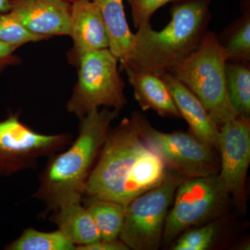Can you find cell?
I'll return each instance as SVG.
<instances>
[{"instance_id": "e0dca14e", "label": "cell", "mask_w": 250, "mask_h": 250, "mask_svg": "<svg viewBox=\"0 0 250 250\" xmlns=\"http://www.w3.org/2000/svg\"><path fill=\"white\" fill-rule=\"evenodd\" d=\"M243 14L233 21L218 36L220 45L228 56V62H250V0H243Z\"/></svg>"}, {"instance_id": "603a6c76", "label": "cell", "mask_w": 250, "mask_h": 250, "mask_svg": "<svg viewBox=\"0 0 250 250\" xmlns=\"http://www.w3.org/2000/svg\"><path fill=\"white\" fill-rule=\"evenodd\" d=\"M175 0H126L131 8L133 23L136 29L150 24L153 15L158 9Z\"/></svg>"}, {"instance_id": "52a82bcc", "label": "cell", "mask_w": 250, "mask_h": 250, "mask_svg": "<svg viewBox=\"0 0 250 250\" xmlns=\"http://www.w3.org/2000/svg\"><path fill=\"white\" fill-rule=\"evenodd\" d=\"M131 116L136 122L141 139L169 170L185 179L218 173L220 163L214 148L190 131L162 132L154 129L140 112L134 111Z\"/></svg>"}, {"instance_id": "277c9868", "label": "cell", "mask_w": 250, "mask_h": 250, "mask_svg": "<svg viewBox=\"0 0 250 250\" xmlns=\"http://www.w3.org/2000/svg\"><path fill=\"white\" fill-rule=\"evenodd\" d=\"M228 62L218 35L208 30L198 47L170 72L196 95L218 126L238 116L227 93Z\"/></svg>"}, {"instance_id": "d6986e66", "label": "cell", "mask_w": 250, "mask_h": 250, "mask_svg": "<svg viewBox=\"0 0 250 250\" xmlns=\"http://www.w3.org/2000/svg\"><path fill=\"white\" fill-rule=\"evenodd\" d=\"M225 83L229 100L238 116L250 118V62H227Z\"/></svg>"}, {"instance_id": "484cf974", "label": "cell", "mask_w": 250, "mask_h": 250, "mask_svg": "<svg viewBox=\"0 0 250 250\" xmlns=\"http://www.w3.org/2000/svg\"><path fill=\"white\" fill-rule=\"evenodd\" d=\"M11 0H0V13L9 12Z\"/></svg>"}, {"instance_id": "7402d4cb", "label": "cell", "mask_w": 250, "mask_h": 250, "mask_svg": "<svg viewBox=\"0 0 250 250\" xmlns=\"http://www.w3.org/2000/svg\"><path fill=\"white\" fill-rule=\"evenodd\" d=\"M218 225L210 223L202 228L187 231L174 243L173 250H205L213 243Z\"/></svg>"}, {"instance_id": "ffe728a7", "label": "cell", "mask_w": 250, "mask_h": 250, "mask_svg": "<svg viewBox=\"0 0 250 250\" xmlns=\"http://www.w3.org/2000/svg\"><path fill=\"white\" fill-rule=\"evenodd\" d=\"M6 250H75L76 246L62 231L45 232L36 229H25L17 239L4 248Z\"/></svg>"}, {"instance_id": "d4e9b609", "label": "cell", "mask_w": 250, "mask_h": 250, "mask_svg": "<svg viewBox=\"0 0 250 250\" xmlns=\"http://www.w3.org/2000/svg\"><path fill=\"white\" fill-rule=\"evenodd\" d=\"M126 245L119 238L115 240L100 239L98 241L84 245L76 246L75 250H129Z\"/></svg>"}, {"instance_id": "7c38bea8", "label": "cell", "mask_w": 250, "mask_h": 250, "mask_svg": "<svg viewBox=\"0 0 250 250\" xmlns=\"http://www.w3.org/2000/svg\"><path fill=\"white\" fill-rule=\"evenodd\" d=\"M72 48L67 59L77 66L82 56L91 52L109 48V39L101 12L93 0H77L71 3Z\"/></svg>"}, {"instance_id": "6da1fadb", "label": "cell", "mask_w": 250, "mask_h": 250, "mask_svg": "<svg viewBox=\"0 0 250 250\" xmlns=\"http://www.w3.org/2000/svg\"><path fill=\"white\" fill-rule=\"evenodd\" d=\"M167 173L161 158L141 139L131 116L108 130L84 196L111 200L126 207L143 192L160 185Z\"/></svg>"}, {"instance_id": "30bf717a", "label": "cell", "mask_w": 250, "mask_h": 250, "mask_svg": "<svg viewBox=\"0 0 250 250\" xmlns=\"http://www.w3.org/2000/svg\"><path fill=\"white\" fill-rule=\"evenodd\" d=\"M221 159L218 175L238 209H246V182L250 163V118L238 116L221 125L218 147Z\"/></svg>"}, {"instance_id": "9c48e42d", "label": "cell", "mask_w": 250, "mask_h": 250, "mask_svg": "<svg viewBox=\"0 0 250 250\" xmlns=\"http://www.w3.org/2000/svg\"><path fill=\"white\" fill-rule=\"evenodd\" d=\"M229 196L218 173L184 179L167 213L162 243L168 244L188 228L219 216L227 208Z\"/></svg>"}, {"instance_id": "44dd1931", "label": "cell", "mask_w": 250, "mask_h": 250, "mask_svg": "<svg viewBox=\"0 0 250 250\" xmlns=\"http://www.w3.org/2000/svg\"><path fill=\"white\" fill-rule=\"evenodd\" d=\"M47 38L36 35L27 30L10 12L0 13V41L14 47L28 42L47 40Z\"/></svg>"}, {"instance_id": "4316f807", "label": "cell", "mask_w": 250, "mask_h": 250, "mask_svg": "<svg viewBox=\"0 0 250 250\" xmlns=\"http://www.w3.org/2000/svg\"><path fill=\"white\" fill-rule=\"evenodd\" d=\"M65 1H69V2H73V1H77V0H65Z\"/></svg>"}, {"instance_id": "7a4b0ae2", "label": "cell", "mask_w": 250, "mask_h": 250, "mask_svg": "<svg viewBox=\"0 0 250 250\" xmlns=\"http://www.w3.org/2000/svg\"><path fill=\"white\" fill-rule=\"evenodd\" d=\"M119 113L105 107L88 112L80 120L76 139L62 152L48 158L32 195L45 205L42 215H48L65 204L82 202L108 130Z\"/></svg>"}, {"instance_id": "4fadbf2b", "label": "cell", "mask_w": 250, "mask_h": 250, "mask_svg": "<svg viewBox=\"0 0 250 250\" xmlns=\"http://www.w3.org/2000/svg\"><path fill=\"white\" fill-rule=\"evenodd\" d=\"M161 77L165 82L181 117L188 124L190 132L210 147L218 149L220 128L200 100L170 72Z\"/></svg>"}, {"instance_id": "3957f363", "label": "cell", "mask_w": 250, "mask_h": 250, "mask_svg": "<svg viewBox=\"0 0 250 250\" xmlns=\"http://www.w3.org/2000/svg\"><path fill=\"white\" fill-rule=\"evenodd\" d=\"M212 0H175L171 6L170 22L162 30H153L150 24L134 34L127 62L121 69L161 76L198 47L207 31Z\"/></svg>"}, {"instance_id": "ba28073f", "label": "cell", "mask_w": 250, "mask_h": 250, "mask_svg": "<svg viewBox=\"0 0 250 250\" xmlns=\"http://www.w3.org/2000/svg\"><path fill=\"white\" fill-rule=\"evenodd\" d=\"M18 112L0 121V177L36 170L41 158L51 157L72 142L69 133L44 134L21 121Z\"/></svg>"}, {"instance_id": "9a60e30c", "label": "cell", "mask_w": 250, "mask_h": 250, "mask_svg": "<svg viewBox=\"0 0 250 250\" xmlns=\"http://www.w3.org/2000/svg\"><path fill=\"white\" fill-rule=\"evenodd\" d=\"M49 220L76 246L101 239L93 218L82 202L61 206L51 212Z\"/></svg>"}, {"instance_id": "ac0fdd59", "label": "cell", "mask_w": 250, "mask_h": 250, "mask_svg": "<svg viewBox=\"0 0 250 250\" xmlns=\"http://www.w3.org/2000/svg\"><path fill=\"white\" fill-rule=\"evenodd\" d=\"M82 202L93 218L101 239H118L123 228L125 207L111 200L86 196Z\"/></svg>"}, {"instance_id": "5bb4252c", "label": "cell", "mask_w": 250, "mask_h": 250, "mask_svg": "<svg viewBox=\"0 0 250 250\" xmlns=\"http://www.w3.org/2000/svg\"><path fill=\"white\" fill-rule=\"evenodd\" d=\"M123 70L134 90V98L143 111L153 110L159 116L166 118H182L161 77L129 67H125Z\"/></svg>"}, {"instance_id": "8992f818", "label": "cell", "mask_w": 250, "mask_h": 250, "mask_svg": "<svg viewBox=\"0 0 250 250\" xmlns=\"http://www.w3.org/2000/svg\"><path fill=\"white\" fill-rule=\"evenodd\" d=\"M184 177L167 169L164 182L143 192L125 208L119 239L130 250H156L162 243L168 207Z\"/></svg>"}, {"instance_id": "2e32d148", "label": "cell", "mask_w": 250, "mask_h": 250, "mask_svg": "<svg viewBox=\"0 0 250 250\" xmlns=\"http://www.w3.org/2000/svg\"><path fill=\"white\" fill-rule=\"evenodd\" d=\"M98 6L109 39L110 51L123 66L129 59L134 34L130 30L123 0H93Z\"/></svg>"}, {"instance_id": "cb8c5ba5", "label": "cell", "mask_w": 250, "mask_h": 250, "mask_svg": "<svg viewBox=\"0 0 250 250\" xmlns=\"http://www.w3.org/2000/svg\"><path fill=\"white\" fill-rule=\"evenodd\" d=\"M17 47L0 41V75L5 69L21 63V59L15 54Z\"/></svg>"}, {"instance_id": "5b68a950", "label": "cell", "mask_w": 250, "mask_h": 250, "mask_svg": "<svg viewBox=\"0 0 250 250\" xmlns=\"http://www.w3.org/2000/svg\"><path fill=\"white\" fill-rule=\"evenodd\" d=\"M118 59L108 48L87 52L78 64V79L66 104L68 113L82 119L101 106L121 111L127 103Z\"/></svg>"}, {"instance_id": "8fae6325", "label": "cell", "mask_w": 250, "mask_h": 250, "mask_svg": "<svg viewBox=\"0 0 250 250\" xmlns=\"http://www.w3.org/2000/svg\"><path fill=\"white\" fill-rule=\"evenodd\" d=\"M9 12L27 30L49 38L70 36L71 3L65 0H11Z\"/></svg>"}]
</instances>
